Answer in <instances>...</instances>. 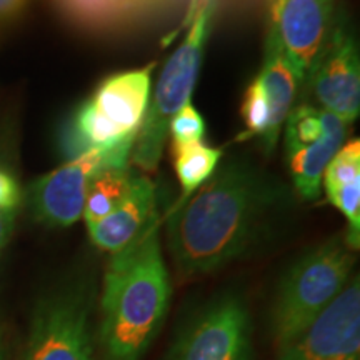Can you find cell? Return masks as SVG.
I'll return each mask as SVG.
<instances>
[{"label":"cell","instance_id":"obj_1","mask_svg":"<svg viewBox=\"0 0 360 360\" xmlns=\"http://www.w3.org/2000/svg\"><path fill=\"white\" fill-rule=\"evenodd\" d=\"M285 191L247 159H231L169 215V247L186 276L214 272L252 245Z\"/></svg>","mask_w":360,"mask_h":360},{"label":"cell","instance_id":"obj_2","mask_svg":"<svg viewBox=\"0 0 360 360\" xmlns=\"http://www.w3.org/2000/svg\"><path fill=\"white\" fill-rule=\"evenodd\" d=\"M170 300L157 214L114 254L102 289L101 339L107 360H139L159 330Z\"/></svg>","mask_w":360,"mask_h":360},{"label":"cell","instance_id":"obj_3","mask_svg":"<svg viewBox=\"0 0 360 360\" xmlns=\"http://www.w3.org/2000/svg\"><path fill=\"white\" fill-rule=\"evenodd\" d=\"M354 262V250L345 238L334 237L292 265L281 283L272 317L278 349L294 340L344 290Z\"/></svg>","mask_w":360,"mask_h":360},{"label":"cell","instance_id":"obj_4","mask_svg":"<svg viewBox=\"0 0 360 360\" xmlns=\"http://www.w3.org/2000/svg\"><path fill=\"white\" fill-rule=\"evenodd\" d=\"M212 0H202L186 39L162 69L155 84L154 97L148 101L146 117L139 129L130 155L134 165H137L139 169L154 172L159 167L170 120L186 103L191 102L193 87L199 79L205 42L212 24Z\"/></svg>","mask_w":360,"mask_h":360},{"label":"cell","instance_id":"obj_5","mask_svg":"<svg viewBox=\"0 0 360 360\" xmlns=\"http://www.w3.org/2000/svg\"><path fill=\"white\" fill-rule=\"evenodd\" d=\"M90 307L85 283L45 297L34 315L25 360H94Z\"/></svg>","mask_w":360,"mask_h":360},{"label":"cell","instance_id":"obj_6","mask_svg":"<svg viewBox=\"0 0 360 360\" xmlns=\"http://www.w3.org/2000/svg\"><path fill=\"white\" fill-rule=\"evenodd\" d=\"M309 96L317 109L352 124L360 112V58L349 20L337 12L326 42L309 65Z\"/></svg>","mask_w":360,"mask_h":360},{"label":"cell","instance_id":"obj_7","mask_svg":"<svg viewBox=\"0 0 360 360\" xmlns=\"http://www.w3.org/2000/svg\"><path fill=\"white\" fill-rule=\"evenodd\" d=\"M132 148H94L42 175L29 188V200L39 222L49 227H70L84 215L90 180L103 165H129Z\"/></svg>","mask_w":360,"mask_h":360},{"label":"cell","instance_id":"obj_8","mask_svg":"<svg viewBox=\"0 0 360 360\" xmlns=\"http://www.w3.org/2000/svg\"><path fill=\"white\" fill-rule=\"evenodd\" d=\"M278 352V360H360L359 278Z\"/></svg>","mask_w":360,"mask_h":360},{"label":"cell","instance_id":"obj_9","mask_svg":"<svg viewBox=\"0 0 360 360\" xmlns=\"http://www.w3.org/2000/svg\"><path fill=\"white\" fill-rule=\"evenodd\" d=\"M250 350L249 310L240 299L229 295L200 315L174 360H250Z\"/></svg>","mask_w":360,"mask_h":360},{"label":"cell","instance_id":"obj_10","mask_svg":"<svg viewBox=\"0 0 360 360\" xmlns=\"http://www.w3.org/2000/svg\"><path fill=\"white\" fill-rule=\"evenodd\" d=\"M337 12L335 0H267V27L282 40L304 79Z\"/></svg>","mask_w":360,"mask_h":360},{"label":"cell","instance_id":"obj_11","mask_svg":"<svg viewBox=\"0 0 360 360\" xmlns=\"http://www.w3.org/2000/svg\"><path fill=\"white\" fill-rule=\"evenodd\" d=\"M155 64L125 70L103 79L85 103L122 137L137 139L150 101Z\"/></svg>","mask_w":360,"mask_h":360},{"label":"cell","instance_id":"obj_12","mask_svg":"<svg viewBox=\"0 0 360 360\" xmlns=\"http://www.w3.org/2000/svg\"><path fill=\"white\" fill-rule=\"evenodd\" d=\"M257 79L262 85L270 109V120L267 130L262 135V143L265 152H272L278 142L282 125L294 105L304 74L297 69L295 62L292 60L278 35L269 27L265 32L262 69Z\"/></svg>","mask_w":360,"mask_h":360},{"label":"cell","instance_id":"obj_13","mask_svg":"<svg viewBox=\"0 0 360 360\" xmlns=\"http://www.w3.org/2000/svg\"><path fill=\"white\" fill-rule=\"evenodd\" d=\"M155 210V187L150 179L134 175L127 197L98 222L87 225L90 240L101 250L117 254L135 240Z\"/></svg>","mask_w":360,"mask_h":360},{"label":"cell","instance_id":"obj_14","mask_svg":"<svg viewBox=\"0 0 360 360\" xmlns=\"http://www.w3.org/2000/svg\"><path fill=\"white\" fill-rule=\"evenodd\" d=\"M345 135L347 124L330 112L322 110L321 139L289 157L295 191L304 200H315L319 197L323 172L344 146Z\"/></svg>","mask_w":360,"mask_h":360},{"label":"cell","instance_id":"obj_15","mask_svg":"<svg viewBox=\"0 0 360 360\" xmlns=\"http://www.w3.org/2000/svg\"><path fill=\"white\" fill-rule=\"evenodd\" d=\"M134 174L129 165H103L90 180L84 205V220L92 225L109 215L127 197Z\"/></svg>","mask_w":360,"mask_h":360},{"label":"cell","instance_id":"obj_16","mask_svg":"<svg viewBox=\"0 0 360 360\" xmlns=\"http://www.w3.org/2000/svg\"><path fill=\"white\" fill-rule=\"evenodd\" d=\"M58 6L67 19L94 32L117 30L141 15L125 0H58Z\"/></svg>","mask_w":360,"mask_h":360},{"label":"cell","instance_id":"obj_17","mask_svg":"<svg viewBox=\"0 0 360 360\" xmlns=\"http://www.w3.org/2000/svg\"><path fill=\"white\" fill-rule=\"evenodd\" d=\"M220 159L222 148L209 147L204 142L172 143L174 170L182 187V197L177 205L191 199L192 193L212 177Z\"/></svg>","mask_w":360,"mask_h":360},{"label":"cell","instance_id":"obj_18","mask_svg":"<svg viewBox=\"0 0 360 360\" xmlns=\"http://www.w3.org/2000/svg\"><path fill=\"white\" fill-rule=\"evenodd\" d=\"M322 135V110L310 103H300L287 115L285 148L289 157L300 148L317 142Z\"/></svg>","mask_w":360,"mask_h":360},{"label":"cell","instance_id":"obj_19","mask_svg":"<svg viewBox=\"0 0 360 360\" xmlns=\"http://www.w3.org/2000/svg\"><path fill=\"white\" fill-rule=\"evenodd\" d=\"M326 193L337 188L360 182V142L359 139L350 141L347 146H342L330 164L327 165L322 177Z\"/></svg>","mask_w":360,"mask_h":360},{"label":"cell","instance_id":"obj_20","mask_svg":"<svg viewBox=\"0 0 360 360\" xmlns=\"http://www.w3.org/2000/svg\"><path fill=\"white\" fill-rule=\"evenodd\" d=\"M242 119H244L245 130L244 134L238 135V141H247L252 137H260L267 130L270 120V109L267 97L260 85L259 79L252 80L244 94V102H242Z\"/></svg>","mask_w":360,"mask_h":360},{"label":"cell","instance_id":"obj_21","mask_svg":"<svg viewBox=\"0 0 360 360\" xmlns=\"http://www.w3.org/2000/svg\"><path fill=\"white\" fill-rule=\"evenodd\" d=\"M205 120L200 112L192 105V102L186 103L169 124V132L172 135V143H191L202 142L205 135Z\"/></svg>","mask_w":360,"mask_h":360},{"label":"cell","instance_id":"obj_22","mask_svg":"<svg viewBox=\"0 0 360 360\" xmlns=\"http://www.w3.org/2000/svg\"><path fill=\"white\" fill-rule=\"evenodd\" d=\"M20 187L11 174L0 169V209L17 210L20 204Z\"/></svg>","mask_w":360,"mask_h":360},{"label":"cell","instance_id":"obj_23","mask_svg":"<svg viewBox=\"0 0 360 360\" xmlns=\"http://www.w3.org/2000/svg\"><path fill=\"white\" fill-rule=\"evenodd\" d=\"M29 0H0V22L15 20L27 8Z\"/></svg>","mask_w":360,"mask_h":360},{"label":"cell","instance_id":"obj_24","mask_svg":"<svg viewBox=\"0 0 360 360\" xmlns=\"http://www.w3.org/2000/svg\"><path fill=\"white\" fill-rule=\"evenodd\" d=\"M15 212L17 210L0 209V252H2L4 245L7 244L8 236H11V232H12Z\"/></svg>","mask_w":360,"mask_h":360},{"label":"cell","instance_id":"obj_25","mask_svg":"<svg viewBox=\"0 0 360 360\" xmlns=\"http://www.w3.org/2000/svg\"><path fill=\"white\" fill-rule=\"evenodd\" d=\"M125 2H127L129 6H132L135 11L141 13L142 11H146V8L157 6V4L162 2V0H125Z\"/></svg>","mask_w":360,"mask_h":360},{"label":"cell","instance_id":"obj_26","mask_svg":"<svg viewBox=\"0 0 360 360\" xmlns=\"http://www.w3.org/2000/svg\"><path fill=\"white\" fill-rule=\"evenodd\" d=\"M0 360H4V347H2V335H0Z\"/></svg>","mask_w":360,"mask_h":360}]
</instances>
